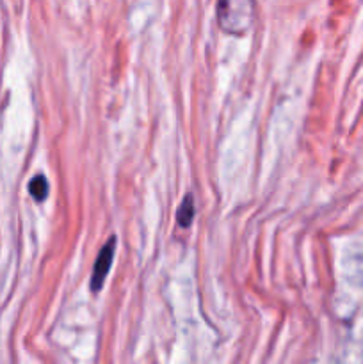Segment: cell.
Wrapping results in <instances>:
<instances>
[{"mask_svg":"<svg viewBox=\"0 0 363 364\" xmlns=\"http://www.w3.org/2000/svg\"><path fill=\"white\" fill-rule=\"evenodd\" d=\"M217 16L224 31L231 34H242L251 23V2L249 0H219Z\"/></svg>","mask_w":363,"mask_h":364,"instance_id":"6da1fadb","label":"cell"},{"mask_svg":"<svg viewBox=\"0 0 363 364\" xmlns=\"http://www.w3.org/2000/svg\"><path fill=\"white\" fill-rule=\"evenodd\" d=\"M114 251H116V238H110L103 249L100 251L98 258H96L95 267H93V274H91V291H100L102 290L103 283H105V277L109 274L110 265H112L114 259Z\"/></svg>","mask_w":363,"mask_h":364,"instance_id":"7a4b0ae2","label":"cell"},{"mask_svg":"<svg viewBox=\"0 0 363 364\" xmlns=\"http://www.w3.org/2000/svg\"><path fill=\"white\" fill-rule=\"evenodd\" d=\"M194 199H192V196H185V199L182 201L180 208H178L177 212V223L180 224L182 228H189L191 226L192 219H194Z\"/></svg>","mask_w":363,"mask_h":364,"instance_id":"3957f363","label":"cell"},{"mask_svg":"<svg viewBox=\"0 0 363 364\" xmlns=\"http://www.w3.org/2000/svg\"><path fill=\"white\" fill-rule=\"evenodd\" d=\"M28 192L36 201H43L48 194V181L45 180V176H36L28 185Z\"/></svg>","mask_w":363,"mask_h":364,"instance_id":"277c9868","label":"cell"}]
</instances>
